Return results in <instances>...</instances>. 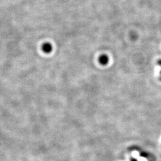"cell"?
Instances as JSON below:
<instances>
[{"label":"cell","instance_id":"6da1fadb","mask_svg":"<svg viewBox=\"0 0 161 161\" xmlns=\"http://www.w3.org/2000/svg\"><path fill=\"white\" fill-rule=\"evenodd\" d=\"M99 61L102 65H106V64H107L109 62V57H107V55L103 54L100 56Z\"/></svg>","mask_w":161,"mask_h":161},{"label":"cell","instance_id":"7a4b0ae2","mask_svg":"<svg viewBox=\"0 0 161 161\" xmlns=\"http://www.w3.org/2000/svg\"><path fill=\"white\" fill-rule=\"evenodd\" d=\"M42 48L44 53H49L51 52V50H52V46L49 43H46L43 45Z\"/></svg>","mask_w":161,"mask_h":161},{"label":"cell","instance_id":"3957f363","mask_svg":"<svg viewBox=\"0 0 161 161\" xmlns=\"http://www.w3.org/2000/svg\"><path fill=\"white\" fill-rule=\"evenodd\" d=\"M157 64H158V65H159V66H160V67H161V59H159V60H158V62H157Z\"/></svg>","mask_w":161,"mask_h":161},{"label":"cell","instance_id":"277c9868","mask_svg":"<svg viewBox=\"0 0 161 161\" xmlns=\"http://www.w3.org/2000/svg\"><path fill=\"white\" fill-rule=\"evenodd\" d=\"M160 78H159V80H160V81H161V70H160Z\"/></svg>","mask_w":161,"mask_h":161}]
</instances>
